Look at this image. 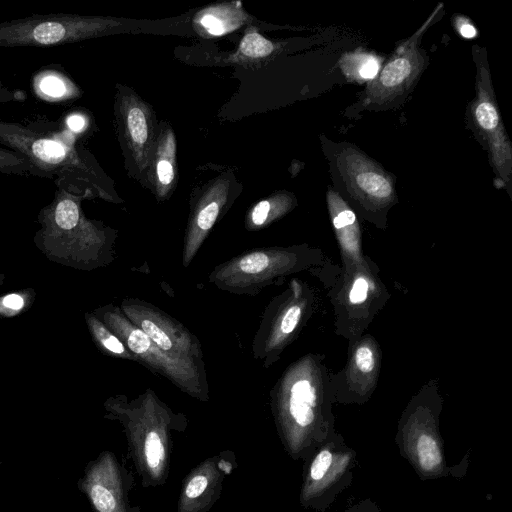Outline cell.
Segmentation results:
<instances>
[{
  "mask_svg": "<svg viewBox=\"0 0 512 512\" xmlns=\"http://www.w3.org/2000/svg\"><path fill=\"white\" fill-rule=\"evenodd\" d=\"M104 406L106 418L123 427L142 487L163 486L169 476L173 433L185 432L187 416L173 411L151 388L131 400L126 395L111 397Z\"/></svg>",
  "mask_w": 512,
  "mask_h": 512,
  "instance_id": "1",
  "label": "cell"
},
{
  "mask_svg": "<svg viewBox=\"0 0 512 512\" xmlns=\"http://www.w3.org/2000/svg\"><path fill=\"white\" fill-rule=\"evenodd\" d=\"M0 143L22 155L32 175L53 179L56 187L105 195L97 168L72 137L0 119Z\"/></svg>",
  "mask_w": 512,
  "mask_h": 512,
  "instance_id": "2",
  "label": "cell"
},
{
  "mask_svg": "<svg viewBox=\"0 0 512 512\" xmlns=\"http://www.w3.org/2000/svg\"><path fill=\"white\" fill-rule=\"evenodd\" d=\"M327 261L319 248L308 244L272 246L245 251L215 266L209 282L221 291L254 296L284 278L326 268Z\"/></svg>",
  "mask_w": 512,
  "mask_h": 512,
  "instance_id": "3",
  "label": "cell"
},
{
  "mask_svg": "<svg viewBox=\"0 0 512 512\" xmlns=\"http://www.w3.org/2000/svg\"><path fill=\"white\" fill-rule=\"evenodd\" d=\"M335 395L333 373L323 354L308 353L282 372L270 390V407L279 433L293 434L312 426L326 397Z\"/></svg>",
  "mask_w": 512,
  "mask_h": 512,
  "instance_id": "4",
  "label": "cell"
},
{
  "mask_svg": "<svg viewBox=\"0 0 512 512\" xmlns=\"http://www.w3.org/2000/svg\"><path fill=\"white\" fill-rule=\"evenodd\" d=\"M328 297L334 309L335 333L349 343L359 339L391 297L368 256L347 270L339 269Z\"/></svg>",
  "mask_w": 512,
  "mask_h": 512,
  "instance_id": "5",
  "label": "cell"
},
{
  "mask_svg": "<svg viewBox=\"0 0 512 512\" xmlns=\"http://www.w3.org/2000/svg\"><path fill=\"white\" fill-rule=\"evenodd\" d=\"M100 320L125 344L136 361L157 374L188 396L199 401L209 400V386L204 361L168 354L134 326L119 307L101 309Z\"/></svg>",
  "mask_w": 512,
  "mask_h": 512,
  "instance_id": "6",
  "label": "cell"
},
{
  "mask_svg": "<svg viewBox=\"0 0 512 512\" xmlns=\"http://www.w3.org/2000/svg\"><path fill=\"white\" fill-rule=\"evenodd\" d=\"M315 294L308 283L292 278L266 306L253 337L251 353L264 368L274 365L311 318Z\"/></svg>",
  "mask_w": 512,
  "mask_h": 512,
  "instance_id": "7",
  "label": "cell"
},
{
  "mask_svg": "<svg viewBox=\"0 0 512 512\" xmlns=\"http://www.w3.org/2000/svg\"><path fill=\"white\" fill-rule=\"evenodd\" d=\"M118 19L68 13L32 14L0 22V47H52L111 32Z\"/></svg>",
  "mask_w": 512,
  "mask_h": 512,
  "instance_id": "8",
  "label": "cell"
},
{
  "mask_svg": "<svg viewBox=\"0 0 512 512\" xmlns=\"http://www.w3.org/2000/svg\"><path fill=\"white\" fill-rule=\"evenodd\" d=\"M88 196L56 187L53 201L41 212V220L46 232L76 238L99 264H108L115 259L116 231L83 215L81 201Z\"/></svg>",
  "mask_w": 512,
  "mask_h": 512,
  "instance_id": "9",
  "label": "cell"
},
{
  "mask_svg": "<svg viewBox=\"0 0 512 512\" xmlns=\"http://www.w3.org/2000/svg\"><path fill=\"white\" fill-rule=\"evenodd\" d=\"M120 310L162 351L184 358L204 361L199 339L181 322L159 307L138 298L122 300Z\"/></svg>",
  "mask_w": 512,
  "mask_h": 512,
  "instance_id": "10",
  "label": "cell"
},
{
  "mask_svg": "<svg viewBox=\"0 0 512 512\" xmlns=\"http://www.w3.org/2000/svg\"><path fill=\"white\" fill-rule=\"evenodd\" d=\"M133 486V474L109 450L89 461L77 481L93 512H131L129 492Z\"/></svg>",
  "mask_w": 512,
  "mask_h": 512,
  "instance_id": "11",
  "label": "cell"
},
{
  "mask_svg": "<svg viewBox=\"0 0 512 512\" xmlns=\"http://www.w3.org/2000/svg\"><path fill=\"white\" fill-rule=\"evenodd\" d=\"M337 165L351 196L368 212L386 210L394 201L393 181L361 151L347 148Z\"/></svg>",
  "mask_w": 512,
  "mask_h": 512,
  "instance_id": "12",
  "label": "cell"
},
{
  "mask_svg": "<svg viewBox=\"0 0 512 512\" xmlns=\"http://www.w3.org/2000/svg\"><path fill=\"white\" fill-rule=\"evenodd\" d=\"M442 8L439 4L425 23L395 51L381 72L371 80L365 103L383 104L406 91L424 66V54L419 49L420 37Z\"/></svg>",
  "mask_w": 512,
  "mask_h": 512,
  "instance_id": "13",
  "label": "cell"
},
{
  "mask_svg": "<svg viewBox=\"0 0 512 512\" xmlns=\"http://www.w3.org/2000/svg\"><path fill=\"white\" fill-rule=\"evenodd\" d=\"M237 467L236 454L224 450L209 456L183 479L177 512H208L220 498L223 482Z\"/></svg>",
  "mask_w": 512,
  "mask_h": 512,
  "instance_id": "14",
  "label": "cell"
},
{
  "mask_svg": "<svg viewBox=\"0 0 512 512\" xmlns=\"http://www.w3.org/2000/svg\"><path fill=\"white\" fill-rule=\"evenodd\" d=\"M382 364V351L375 337L364 333L349 343L344 367L333 373L335 396L362 398L376 388Z\"/></svg>",
  "mask_w": 512,
  "mask_h": 512,
  "instance_id": "15",
  "label": "cell"
},
{
  "mask_svg": "<svg viewBox=\"0 0 512 512\" xmlns=\"http://www.w3.org/2000/svg\"><path fill=\"white\" fill-rule=\"evenodd\" d=\"M477 97L472 104L476 126L486 137L491 159L503 181L508 182L511 173V146L495 102L489 71L478 66Z\"/></svg>",
  "mask_w": 512,
  "mask_h": 512,
  "instance_id": "16",
  "label": "cell"
},
{
  "mask_svg": "<svg viewBox=\"0 0 512 512\" xmlns=\"http://www.w3.org/2000/svg\"><path fill=\"white\" fill-rule=\"evenodd\" d=\"M229 187L227 178L217 179L193 206L183 240L181 256L183 267L187 268L192 263L224 211L229 201Z\"/></svg>",
  "mask_w": 512,
  "mask_h": 512,
  "instance_id": "17",
  "label": "cell"
},
{
  "mask_svg": "<svg viewBox=\"0 0 512 512\" xmlns=\"http://www.w3.org/2000/svg\"><path fill=\"white\" fill-rule=\"evenodd\" d=\"M327 205L339 246L342 267L347 270L362 263L366 255L362 249V235L355 212L332 189L327 192Z\"/></svg>",
  "mask_w": 512,
  "mask_h": 512,
  "instance_id": "18",
  "label": "cell"
},
{
  "mask_svg": "<svg viewBox=\"0 0 512 512\" xmlns=\"http://www.w3.org/2000/svg\"><path fill=\"white\" fill-rule=\"evenodd\" d=\"M119 110L126 141L136 164L142 170L147 166L151 147L150 112L133 93L121 96Z\"/></svg>",
  "mask_w": 512,
  "mask_h": 512,
  "instance_id": "19",
  "label": "cell"
},
{
  "mask_svg": "<svg viewBox=\"0 0 512 512\" xmlns=\"http://www.w3.org/2000/svg\"><path fill=\"white\" fill-rule=\"evenodd\" d=\"M247 19L248 15L237 1L201 10L196 15L194 24L209 35L219 36L239 28Z\"/></svg>",
  "mask_w": 512,
  "mask_h": 512,
  "instance_id": "20",
  "label": "cell"
},
{
  "mask_svg": "<svg viewBox=\"0 0 512 512\" xmlns=\"http://www.w3.org/2000/svg\"><path fill=\"white\" fill-rule=\"evenodd\" d=\"M176 177V141L173 131L165 128L157 141L153 160V181L158 197L165 198Z\"/></svg>",
  "mask_w": 512,
  "mask_h": 512,
  "instance_id": "21",
  "label": "cell"
},
{
  "mask_svg": "<svg viewBox=\"0 0 512 512\" xmlns=\"http://www.w3.org/2000/svg\"><path fill=\"white\" fill-rule=\"evenodd\" d=\"M294 205V198L287 193H277L259 201L247 214L246 229L249 231L263 229L288 213Z\"/></svg>",
  "mask_w": 512,
  "mask_h": 512,
  "instance_id": "22",
  "label": "cell"
},
{
  "mask_svg": "<svg viewBox=\"0 0 512 512\" xmlns=\"http://www.w3.org/2000/svg\"><path fill=\"white\" fill-rule=\"evenodd\" d=\"M276 50V45L263 37L254 28H249L240 41L236 55L231 56L229 61H256L264 59Z\"/></svg>",
  "mask_w": 512,
  "mask_h": 512,
  "instance_id": "23",
  "label": "cell"
},
{
  "mask_svg": "<svg viewBox=\"0 0 512 512\" xmlns=\"http://www.w3.org/2000/svg\"><path fill=\"white\" fill-rule=\"evenodd\" d=\"M87 320L95 340L104 351L113 357L137 362L125 344L99 318L92 315Z\"/></svg>",
  "mask_w": 512,
  "mask_h": 512,
  "instance_id": "24",
  "label": "cell"
},
{
  "mask_svg": "<svg viewBox=\"0 0 512 512\" xmlns=\"http://www.w3.org/2000/svg\"><path fill=\"white\" fill-rule=\"evenodd\" d=\"M343 71L354 79H374L379 72L376 56L366 53L345 55L341 60Z\"/></svg>",
  "mask_w": 512,
  "mask_h": 512,
  "instance_id": "25",
  "label": "cell"
},
{
  "mask_svg": "<svg viewBox=\"0 0 512 512\" xmlns=\"http://www.w3.org/2000/svg\"><path fill=\"white\" fill-rule=\"evenodd\" d=\"M416 449L420 465L425 471H431L440 464L441 454L438 445L430 435L420 436Z\"/></svg>",
  "mask_w": 512,
  "mask_h": 512,
  "instance_id": "26",
  "label": "cell"
},
{
  "mask_svg": "<svg viewBox=\"0 0 512 512\" xmlns=\"http://www.w3.org/2000/svg\"><path fill=\"white\" fill-rule=\"evenodd\" d=\"M0 173L24 176L31 174V166L19 153L0 147Z\"/></svg>",
  "mask_w": 512,
  "mask_h": 512,
  "instance_id": "27",
  "label": "cell"
},
{
  "mask_svg": "<svg viewBox=\"0 0 512 512\" xmlns=\"http://www.w3.org/2000/svg\"><path fill=\"white\" fill-rule=\"evenodd\" d=\"M331 462V453L327 450L321 451L311 464L310 477L315 481L321 480L328 470Z\"/></svg>",
  "mask_w": 512,
  "mask_h": 512,
  "instance_id": "28",
  "label": "cell"
},
{
  "mask_svg": "<svg viewBox=\"0 0 512 512\" xmlns=\"http://www.w3.org/2000/svg\"><path fill=\"white\" fill-rule=\"evenodd\" d=\"M25 93L10 90L0 80V104L24 100Z\"/></svg>",
  "mask_w": 512,
  "mask_h": 512,
  "instance_id": "29",
  "label": "cell"
},
{
  "mask_svg": "<svg viewBox=\"0 0 512 512\" xmlns=\"http://www.w3.org/2000/svg\"><path fill=\"white\" fill-rule=\"evenodd\" d=\"M457 28L459 33L465 38H473L477 34L475 27L463 18L458 19Z\"/></svg>",
  "mask_w": 512,
  "mask_h": 512,
  "instance_id": "30",
  "label": "cell"
},
{
  "mask_svg": "<svg viewBox=\"0 0 512 512\" xmlns=\"http://www.w3.org/2000/svg\"><path fill=\"white\" fill-rule=\"evenodd\" d=\"M3 304L5 307L18 310L24 305L23 298L18 294H10L3 298Z\"/></svg>",
  "mask_w": 512,
  "mask_h": 512,
  "instance_id": "31",
  "label": "cell"
},
{
  "mask_svg": "<svg viewBox=\"0 0 512 512\" xmlns=\"http://www.w3.org/2000/svg\"><path fill=\"white\" fill-rule=\"evenodd\" d=\"M68 124L72 130L80 131L85 125V120L80 115H74L69 118Z\"/></svg>",
  "mask_w": 512,
  "mask_h": 512,
  "instance_id": "32",
  "label": "cell"
},
{
  "mask_svg": "<svg viewBox=\"0 0 512 512\" xmlns=\"http://www.w3.org/2000/svg\"><path fill=\"white\" fill-rule=\"evenodd\" d=\"M131 512H142L141 511V507L136 505V506H131Z\"/></svg>",
  "mask_w": 512,
  "mask_h": 512,
  "instance_id": "33",
  "label": "cell"
},
{
  "mask_svg": "<svg viewBox=\"0 0 512 512\" xmlns=\"http://www.w3.org/2000/svg\"><path fill=\"white\" fill-rule=\"evenodd\" d=\"M0 512H3V511L0 510Z\"/></svg>",
  "mask_w": 512,
  "mask_h": 512,
  "instance_id": "34",
  "label": "cell"
}]
</instances>
